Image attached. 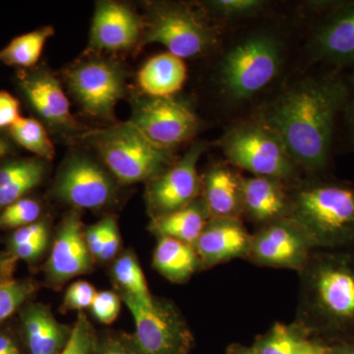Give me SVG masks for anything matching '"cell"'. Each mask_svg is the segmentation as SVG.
I'll list each match as a JSON object with an SVG mask.
<instances>
[{
    "label": "cell",
    "mask_w": 354,
    "mask_h": 354,
    "mask_svg": "<svg viewBox=\"0 0 354 354\" xmlns=\"http://www.w3.org/2000/svg\"><path fill=\"white\" fill-rule=\"evenodd\" d=\"M209 218L208 209L200 196L185 208L152 218L149 230L158 239L169 237L193 246Z\"/></svg>",
    "instance_id": "cb8c5ba5"
},
{
    "label": "cell",
    "mask_w": 354,
    "mask_h": 354,
    "mask_svg": "<svg viewBox=\"0 0 354 354\" xmlns=\"http://www.w3.org/2000/svg\"><path fill=\"white\" fill-rule=\"evenodd\" d=\"M315 250L309 235L290 218L263 225L252 234L246 259L259 266L300 272Z\"/></svg>",
    "instance_id": "7c38bea8"
},
{
    "label": "cell",
    "mask_w": 354,
    "mask_h": 354,
    "mask_svg": "<svg viewBox=\"0 0 354 354\" xmlns=\"http://www.w3.org/2000/svg\"><path fill=\"white\" fill-rule=\"evenodd\" d=\"M118 183L106 167L87 156L75 153L62 165L53 193L75 209H99L115 200Z\"/></svg>",
    "instance_id": "30bf717a"
},
{
    "label": "cell",
    "mask_w": 354,
    "mask_h": 354,
    "mask_svg": "<svg viewBox=\"0 0 354 354\" xmlns=\"http://www.w3.org/2000/svg\"><path fill=\"white\" fill-rule=\"evenodd\" d=\"M310 334L297 322L286 325L276 323L253 344L257 354H298Z\"/></svg>",
    "instance_id": "83f0119b"
},
{
    "label": "cell",
    "mask_w": 354,
    "mask_h": 354,
    "mask_svg": "<svg viewBox=\"0 0 354 354\" xmlns=\"http://www.w3.org/2000/svg\"><path fill=\"white\" fill-rule=\"evenodd\" d=\"M16 325L27 354H60L72 334V326L60 323L50 307L41 302L26 304Z\"/></svg>",
    "instance_id": "d6986e66"
},
{
    "label": "cell",
    "mask_w": 354,
    "mask_h": 354,
    "mask_svg": "<svg viewBox=\"0 0 354 354\" xmlns=\"http://www.w3.org/2000/svg\"><path fill=\"white\" fill-rule=\"evenodd\" d=\"M95 286L86 281H77L71 283L64 293L60 311L66 313L68 311L82 312L88 309L97 295Z\"/></svg>",
    "instance_id": "d6a6232c"
},
{
    "label": "cell",
    "mask_w": 354,
    "mask_h": 354,
    "mask_svg": "<svg viewBox=\"0 0 354 354\" xmlns=\"http://www.w3.org/2000/svg\"><path fill=\"white\" fill-rule=\"evenodd\" d=\"M48 236H50V223L48 221L41 218L31 225L12 230L6 239V250L12 247L30 243V242Z\"/></svg>",
    "instance_id": "8d00e7d4"
},
{
    "label": "cell",
    "mask_w": 354,
    "mask_h": 354,
    "mask_svg": "<svg viewBox=\"0 0 354 354\" xmlns=\"http://www.w3.org/2000/svg\"><path fill=\"white\" fill-rule=\"evenodd\" d=\"M18 260L14 258L8 251L0 250V283L14 278Z\"/></svg>",
    "instance_id": "ee69618b"
},
{
    "label": "cell",
    "mask_w": 354,
    "mask_h": 354,
    "mask_svg": "<svg viewBox=\"0 0 354 354\" xmlns=\"http://www.w3.org/2000/svg\"><path fill=\"white\" fill-rule=\"evenodd\" d=\"M288 218L309 235L315 249L354 243V186L333 179L306 181L290 193Z\"/></svg>",
    "instance_id": "3957f363"
},
{
    "label": "cell",
    "mask_w": 354,
    "mask_h": 354,
    "mask_svg": "<svg viewBox=\"0 0 354 354\" xmlns=\"http://www.w3.org/2000/svg\"><path fill=\"white\" fill-rule=\"evenodd\" d=\"M10 137L6 136L0 131V165L8 158L13 152V144L11 143Z\"/></svg>",
    "instance_id": "7dc6e473"
},
{
    "label": "cell",
    "mask_w": 354,
    "mask_h": 354,
    "mask_svg": "<svg viewBox=\"0 0 354 354\" xmlns=\"http://www.w3.org/2000/svg\"><path fill=\"white\" fill-rule=\"evenodd\" d=\"M242 180L225 165H214L202 181V199L211 218H239L242 214Z\"/></svg>",
    "instance_id": "44dd1931"
},
{
    "label": "cell",
    "mask_w": 354,
    "mask_h": 354,
    "mask_svg": "<svg viewBox=\"0 0 354 354\" xmlns=\"http://www.w3.org/2000/svg\"><path fill=\"white\" fill-rule=\"evenodd\" d=\"M328 344L316 339H308L298 354H327Z\"/></svg>",
    "instance_id": "bcb514c9"
},
{
    "label": "cell",
    "mask_w": 354,
    "mask_h": 354,
    "mask_svg": "<svg viewBox=\"0 0 354 354\" xmlns=\"http://www.w3.org/2000/svg\"><path fill=\"white\" fill-rule=\"evenodd\" d=\"M207 6L223 17L234 18L252 15L264 6V2L259 0H215L208 2Z\"/></svg>",
    "instance_id": "d590c367"
},
{
    "label": "cell",
    "mask_w": 354,
    "mask_h": 354,
    "mask_svg": "<svg viewBox=\"0 0 354 354\" xmlns=\"http://www.w3.org/2000/svg\"><path fill=\"white\" fill-rule=\"evenodd\" d=\"M121 248V236L120 228H118V221L113 216H108V227H106V239L101 256L97 262L109 263L113 262L118 255Z\"/></svg>",
    "instance_id": "f35d334b"
},
{
    "label": "cell",
    "mask_w": 354,
    "mask_h": 354,
    "mask_svg": "<svg viewBox=\"0 0 354 354\" xmlns=\"http://www.w3.org/2000/svg\"><path fill=\"white\" fill-rule=\"evenodd\" d=\"M97 333L88 316L79 312L69 342L60 354H95Z\"/></svg>",
    "instance_id": "1f68e13d"
},
{
    "label": "cell",
    "mask_w": 354,
    "mask_h": 354,
    "mask_svg": "<svg viewBox=\"0 0 354 354\" xmlns=\"http://www.w3.org/2000/svg\"><path fill=\"white\" fill-rule=\"evenodd\" d=\"M111 281L118 295H128L143 304H150L153 295L134 251H123L111 263Z\"/></svg>",
    "instance_id": "484cf974"
},
{
    "label": "cell",
    "mask_w": 354,
    "mask_h": 354,
    "mask_svg": "<svg viewBox=\"0 0 354 354\" xmlns=\"http://www.w3.org/2000/svg\"><path fill=\"white\" fill-rule=\"evenodd\" d=\"M121 302L122 300L118 292L111 290L97 291L88 310L97 322L111 325L120 315Z\"/></svg>",
    "instance_id": "836d02e7"
},
{
    "label": "cell",
    "mask_w": 354,
    "mask_h": 354,
    "mask_svg": "<svg viewBox=\"0 0 354 354\" xmlns=\"http://www.w3.org/2000/svg\"><path fill=\"white\" fill-rule=\"evenodd\" d=\"M7 132L13 142L35 153L37 158L46 162L55 158V146L43 123L36 118L21 116Z\"/></svg>",
    "instance_id": "f1b7e54d"
},
{
    "label": "cell",
    "mask_w": 354,
    "mask_h": 354,
    "mask_svg": "<svg viewBox=\"0 0 354 354\" xmlns=\"http://www.w3.org/2000/svg\"><path fill=\"white\" fill-rule=\"evenodd\" d=\"M348 95L346 77L332 70L310 77L277 97L261 115L295 165L322 174L330 165L335 120Z\"/></svg>",
    "instance_id": "6da1fadb"
},
{
    "label": "cell",
    "mask_w": 354,
    "mask_h": 354,
    "mask_svg": "<svg viewBox=\"0 0 354 354\" xmlns=\"http://www.w3.org/2000/svg\"><path fill=\"white\" fill-rule=\"evenodd\" d=\"M43 207L38 199L24 197L0 211V230H17L41 220Z\"/></svg>",
    "instance_id": "4dcf8cb0"
},
{
    "label": "cell",
    "mask_w": 354,
    "mask_h": 354,
    "mask_svg": "<svg viewBox=\"0 0 354 354\" xmlns=\"http://www.w3.org/2000/svg\"><path fill=\"white\" fill-rule=\"evenodd\" d=\"M20 118L19 100L6 91H0V131L8 130Z\"/></svg>",
    "instance_id": "60d3db41"
},
{
    "label": "cell",
    "mask_w": 354,
    "mask_h": 354,
    "mask_svg": "<svg viewBox=\"0 0 354 354\" xmlns=\"http://www.w3.org/2000/svg\"><path fill=\"white\" fill-rule=\"evenodd\" d=\"M298 272L295 322L310 335L354 339V248L315 249Z\"/></svg>",
    "instance_id": "7a4b0ae2"
},
{
    "label": "cell",
    "mask_w": 354,
    "mask_h": 354,
    "mask_svg": "<svg viewBox=\"0 0 354 354\" xmlns=\"http://www.w3.org/2000/svg\"><path fill=\"white\" fill-rule=\"evenodd\" d=\"M81 138L99 153L116 181L124 185L149 183L176 164L171 150L156 145L131 121L83 133Z\"/></svg>",
    "instance_id": "277c9868"
},
{
    "label": "cell",
    "mask_w": 354,
    "mask_h": 354,
    "mask_svg": "<svg viewBox=\"0 0 354 354\" xmlns=\"http://www.w3.org/2000/svg\"><path fill=\"white\" fill-rule=\"evenodd\" d=\"M242 213L266 225L290 213V193L283 181L272 177L254 176L242 180Z\"/></svg>",
    "instance_id": "ffe728a7"
},
{
    "label": "cell",
    "mask_w": 354,
    "mask_h": 354,
    "mask_svg": "<svg viewBox=\"0 0 354 354\" xmlns=\"http://www.w3.org/2000/svg\"><path fill=\"white\" fill-rule=\"evenodd\" d=\"M327 354H354V339H339L332 346L328 344Z\"/></svg>",
    "instance_id": "f6af8a7d"
},
{
    "label": "cell",
    "mask_w": 354,
    "mask_h": 354,
    "mask_svg": "<svg viewBox=\"0 0 354 354\" xmlns=\"http://www.w3.org/2000/svg\"><path fill=\"white\" fill-rule=\"evenodd\" d=\"M144 20L120 2L100 1L95 6L90 32L93 50L120 51L141 43Z\"/></svg>",
    "instance_id": "e0dca14e"
},
{
    "label": "cell",
    "mask_w": 354,
    "mask_h": 354,
    "mask_svg": "<svg viewBox=\"0 0 354 354\" xmlns=\"http://www.w3.org/2000/svg\"><path fill=\"white\" fill-rule=\"evenodd\" d=\"M228 354H257L254 351L252 346L251 348H243V346H235L234 349L230 351Z\"/></svg>",
    "instance_id": "c3c4849f"
},
{
    "label": "cell",
    "mask_w": 354,
    "mask_h": 354,
    "mask_svg": "<svg viewBox=\"0 0 354 354\" xmlns=\"http://www.w3.org/2000/svg\"><path fill=\"white\" fill-rule=\"evenodd\" d=\"M46 160L37 157L7 158L0 165V211L27 197L43 183Z\"/></svg>",
    "instance_id": "603a6c76"
},
{
    "label": "cell",
    "mask_w": 354,
    "mask_h": 354,
    "mask_svg": "<svg viewBox=\"0 0 354 354\" xmlns=\"http://www.w3.org/2000/svg\"><path fill=\"white\" fill-rule=\"evenodd\" d=\"M130 121L147 138L167 150L192 138L199 127L192 109L174 97H138Z\"/></svg>",
    "instance_id": "8fae6325"
},
{
    "label": "cell",
    "mask_w": 354,
    "mask_h": 354,
    "mask_svg": "<svg viewBox=\"0 0 354 354\" xmlns=\"http://www.w3.org/2000/svg\"><path fill=\"white\" fill-rule=\"evenodd\" d=\"M187 68L183 58L171 53H160L140 69L137 81L149 97H171L183 88Z\"/></svg>",
    "instance_id": "7402d4cb"
},
{
    "label": "cell",
    "mask_w": 354,
    "mask_h": 354,
    "mask_svg": "<svg viewBox=\"0 0 354 354\" xmlns=\"http://www.w3.org/2000/svg\"><path fill=\"white\" fill-rule=\"evenodd\" d=\"M251 241L252 234L239 218H211L193 247L205 270L237 258L246 259Z\"/></svg>",
    "instance_id": "ac0fdd59"
},
{
    "label": "cell",
    "mask_w": 354,
    "mask_h": 354,
    "mask_svg": "<svg viewBox=\"0 0 354 354\" xmlns=\"http://www.w3.org/2000/svg\"><path fill=\"white\" fill-rule=\"evenodd\" d=\"M281 50L269 36L253 37L234 46L223 58L220 69L221 86L234 101L257 94L278 74Z\"/></svg>",
    "instance_id": "ba28073f"
},
{
    "label": "cell",
    "mask_w": 354,
    "mask_h": 354,
    "mask_svg": "<svg viewBox=\"0 0 354 354\" xmlns=\"http://www.w3.org/2000/svg\"><path fill=\"white\" fill-rule=\"evenodd\" d=\"M55 34L51 26L16 37L0 50V62L19 69L32 68L38 64L44 44Z\"/></svg>",
    "instance_id": "4316f807"
},
{
    "label": "cell",
    "mask_w": 354,
    "mask_h": 354,
    "mask_svg": "<svg viewBox=\"0 0 354 354\" xmlns=\"http://www.w3.org/2000/svg\"><path fill=\"white\" fill-rule=\"evenodd\" d=\"M39 290V283L30 278L11 279L0 283V326L8 322Z\"/></svg>",
    "instance_id": "f546056e"
},
{
    "label": "cell",
    "mask_w": 354,
    "mask_h": 354,
    "mask_svg": "<svg viewBox=\"0 0 354 354\" xmlns=\"http://www.w3.org/2000/svg\"><path fill=\"white\" fill-rule=\"evenodd\" d=\"M50 236L44 237L38 241L30 242L7 249L9 253L18 261H24L30 266L36 264L37 262L46 253V249L50 247Z\"/></svg>",
    "instance_id": "74e56055"
},
{
    "label": "cell",
    "mask_w": 354,
    "mask_h": 354,
    "mask_svg": "<svg viewBox=\"0 0 354 354\" xmlns=\"http://www.w3.org/2000/svg\"><path fill=\"white\" fill-rule=\"evenodd\" d=\"M64 77L84 113L97 120H113L114 109L127 92V73L118 62L93 55L72 64Z\"/></svg>",
    "instance_id": "9c48e42d"
},
{
    "label": "cell",
    "mask_w": 354,
    "mask_h": 354,
    "mask_svg": "<svg viewBox=\"0 0 354 354\" xmlns=\"http://www.w3.org/2000/svg\"><path fill=\"white\" fill-rule=\"evenodd\" d=\"M206 149L204 143L192 147L179 162L147 183L145 200L151 218L174 213L196 201L202 192L197 164Z\"/></svg>",
    "instance_id": "4fadbf2b"
},
{
    "label": "cell",
    "mask_w": 354,
    "mask_h": 354,
    "mask_svg": "<svg viewBox=\"0 0 354 354\" xmlns=\"http://www.w3.org/2000/svg\"><path fill=\"white\" fill-rule=\"evenodd\" d=\"M16 85L32 113L51 129L71 136L80 130L70 111L68 97L57 77L46 67L19 69Z\"/></svg>",
    "instance_id": "5bb4252c"
},
{
    "label": "cell",
    "mask_w": 354,
    "mask_h": 354,
    "mask_svg": "<svg viewBox=\"0 0 354 354\" xmlns=\"http://www.w3.org/2000/svg\"><path fill=\"white\" fill-rule=\"evenodd\" d=\"M346 77L348 85V95L342 113L344 114L348 146L351 150L354 151V72Z\"/></svg>",
    "instance_id": "7bdbcfd3"
},
{
    "label": "cell",
    "mask_w": 354,
    "mask_h": 354,
    "mask_svg": "<svg viewBox=\"0 0 354 354\" xmlns=\"http://www.w3.org/2000/svg\"><path fill=\"white\" fill-rule=\"evenodd\" d=\"M225 157L235 167L256 176L290 181L297 165L279 137L261 123H243L228 130L221 140Z\"/></svg>",
    "instance_id": "52a82bcc"
},
{
    "label": "cell",
    "mask_w": 354,
    "mask_h": 354,
    "mask_svg": "<svg viewBox=\"0 0 354 354\" xmlns=\"http://www.w3.org/2000/svg\"><path fill=\"white\" fill-rule=\"evenodd\" d=\"M141 43H158L180 58L199 57L216 43L215 29L185 4L156 3L144 20Z\"/></svg>",
    "instance_id": "5b68a950"
},
{
    "label": "cell",
    "mask_w": 354,
    "mask_h": 354,
    "mask_svg": "<svg viewBox=\"0 0 354 354\" xmlns=\"http://www.w3.org/2000/svg\"><path fill=\"white\" fill-rule=\"evenodd\" d=\"M95 354H138L130 334L115 330L97 333Z\"/></svg>",
    "instance_id": "e575fe53"
},
{
    "label": "cell",
    "mask_w": 354,
    "mask_h": 354,
    "mask_svg": "<svg viewBox=\"0 0 354 354\" xmlns=\"http://www.w3.org/2000/svg\"><path fill=\"white\" fill-rule=\"evenodd\" d=\"M106 227H108V216L102 218L90 227H84V239L95 262H97L101 256L102 246L106 239Z\"/></svg>",
    "instance_id": "ab89813d"
},
{
    "label": "cell",
    "mask_w": 354,
    "mask_h": 354,
    "mask_svg": "<svg viewBox=\"0 0 354 354\" xmlns=\"http://www.w3.org/2000/svg\"><path fill=\"white\" fill-rule=\"evenodd\" d=\"M44 266V279L51 288H60L70 279L93 271L95 259L88 251L80 214L72 211L58 225Z\"/></svg>",
    "instance_id": "9a60e30c"
},
{
    "label": "cell",
    "mask_w": 354,
    "mask_h": 354,
    "mask_svg": "<svg viewBox=\"0 0 354 354\" xmlns=\"http://www.w3.org/2000/svg\"><path fill=\"white\" fill-rule=\"evenodd\" d=\"M310 57L333 66H354V1L335 2L314 30L308 44Z\"/></svg>",
    "instance_id": "2e32d148"
},
{
    "label": "cell",
    "mask_w": 354,
    "mask_h": 354,
    "mask_svg": "<svg viewBox=\"0 0 354 354\" xmlns=\"http://www.w3.org/2000/svg\"><path fill=\"white\" fill-rule=\"evenodd\" d=\"M153 267L174 283L189 281L201 270L194 247L169 237H160L153 254Z\"/></svg>",
    "instance_id": "d4e9b609"
},
{
    "label": "cell",
    "mask_w": 354,
    "mask_h": 354,
    "mask_svg": "<svg viewBox=\"0 0 354 354\" xmlns=\"http://www.w3.org/2000/svg\"><path fill=\"white\" fill-rule=\"evenodd\" d=\"M134 319L135 332L130 334L138 354H189L194 337L178 308L169 300L155 297L143 304L120 295Z\"/></svg>",
    "instance_id": "8992f818"
},
{
    "label": "cell",
    "mask_w": 354,
    "mask_h": 354,
    "mask_svg": "<svg viewBox=\"0 0 354 354\" xmlns=\"http://www.w3.org/2000/svg\"><path fill=\"white\" fill-rule=\"evenodd\" d=\"M0 354H27L16 322L0 326Z\"/></svg>",
    "instance_id": "b9f144b4"
}]
</instances>
